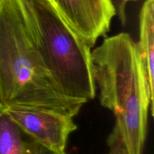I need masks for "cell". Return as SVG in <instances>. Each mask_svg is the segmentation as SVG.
Returning <instances> with one entry per match:
<instances>
[{"label": "cell", "mask_w": 154, "mask_h": 154, "mask_svg": "<svg viewBox=\"0 0 154 154\" xmlns=\"http://www.w3.org/2000/svg\"><path fill=\"white\" fill-rule=\"evenodd\" d=\"M140 60L147 82L149 98L154 108V0H145L139 14Z\"/></svg>", "instance_id": "obj_6"}, {"label": "cell", "mask_w": 154, "mask_h": 154, "mask_svg": "<svg viewBox=\"0 0 154 154\" xmlns=\"http://www.w3.org/2000/svg\"><path fill=\"white\" fill-rule=\"evenodd\" d=\"M66 22L90 48L109 31L117 10L111 0H51Z\"/></svg>", "instance_id": "obj_5"}, {"label": "cell", "mask_w": 154, "mask_h": 154, "mask_svg": "<svg viewBox=\"0 0 154 154\" xmlns=\"http://www.w3.org/2000/svg\"><path fill=\"white\" fill-rule=\"evenodd\" d=\"M26 154H66L65 151H59L45 146L30 137Z\"/></svg>", "instance_id": "obj_8"}, {"label": "cell", "mask_w": 154, "mask_h": 154, "mask_svg": "<svg viewBox=\"0 0 154 154\" xmlns=\"http://www.w3.org/2000/svg\"><path fill=\"white\" fill-rule=\"evenodd\" d=\"M129 1H135V0H122V5H121V9L119 13V17L121 21V22L123 24L126 23V14H125V8H126V2Z\"/></svg>", "instance_id": "obj_10"}, {"label": "cell", "mask_w": 154, "mask_h": 154, "mask_svg": "<svg viewBox=\"0 0 154 154\" xmlns=\"http://www.w3.org/2000/svg\"><path fill=\"white\" fill-rule=\"evenodd\" d=\"M101 105L115 124L107 138L109 154H142L148 113L153 116L137 44L128 33L105 38L92 52Z\"/></svg>", "instance_id": "obj_1"}, {"label": "cell", "mask_w": 154, "mask_h": 154, "mask_svg": "<svg viewBox=\"0 0 154 154\" xmlns=\"http://www.w3.org/2000/svg\"><path fill=\"white\" fill-rule=\"evenodd\" d=\"M40 0H21L25 9L26 18L28 23L29 28L31 30L32 33L33 35L34 39L36 37V22L35 18L34 11H33V5L35 2Z\"/></svg>", "instance_id": "obj_9"}, {"label": "cell", "mask_w": 154, "mask_h": 154, "mask_svg": "<svg viewBox=\"0 0 154 154\" xmlns=\"http://www.w3.org/2000/svg\"><path fill=\"white\" fill-rule=\"evenodd\" d=\"M0 104L75 117L85 103L62 93L38 51L21 0H0Z\"/></svg>", "instance_id": "obj_2"}, {"label": "cell", "mask_w": 154, "mask_h": 154, "mask_svg": "<svg viewBox=\"0 0 154 154\" xmlns=\"http://www.w3.org/2000/svg\"><path fill=\"white\" fill-rule=\"evenodd\" d=\"M12 120L35 141L65 151L68 137L77 129L72 116L49 109L13 105L5 107Z\"/></svg>", "instance_id": "obj_4"}, {"label": "cell", "mask_w": 154, "mask_h": 154, "mask_svg": "<svg viewBox=\"0 0 154 154\" xmlns=\"http://www.w3.org/2000/svg\"><path fill=\"white\" fill-rule=\"evenodd\" d=\"M35 42L62 93L87 103L96 94L90 48L63 18L51 0L33 5Z\"/></svg>", "instance_id": "obj_3"}, {"label": "cell", "mask_w": 154, "mask_h": 154, "mask_svg": "<svg viewBox=\"0 0 154 154\" xmlns=\"http://www.w3.org/2000/svg\"><path fill=\"white\" fill-rule=\"evenodd\" d=\"M121 5H122V0H118V14L120 11V9H121Z\"/></svg>", "instance_id": "obj_11"}, {"label": "cell", "mask_w": 154, "mask_h": 154, "mask_svg": "<svg viewBox=\"0 0 154 154\" xmlns=\"http://www.w3.org/2000/svg\"><path fill=\"white\" fill-rule=\"evenodd\" d=\"M29 139L0 104V154H26Z\"/></svg>", "instance_id": "obj_7"}]
</instances>
